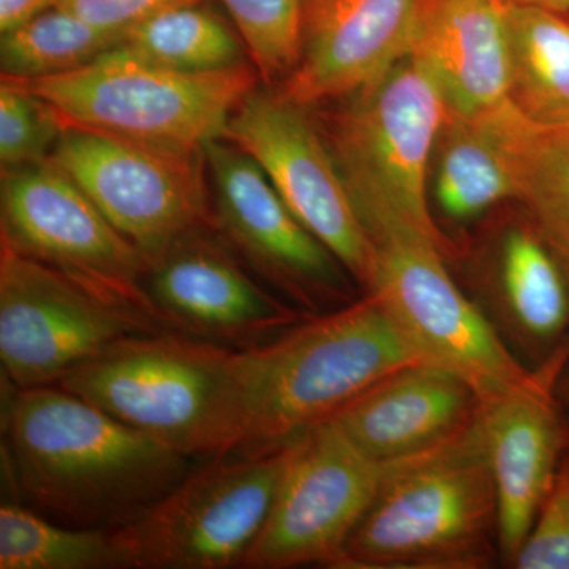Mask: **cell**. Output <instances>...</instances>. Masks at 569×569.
<instances>
[{
	"label": "cell",
	"instance_id": "6da1fadb",
	"mask_svg": "<svg viewBox=\"0 0 569 569\" xmlns=\"http://www.w3.org/2000/svg\"><path fill=\"white\" fill-rule=\"evenodd\" d=\"M2 471L10 500L56 522L118 530L193 470V460L59 385L3 381Z\"/></svg>",
	"mask_w": 569,
	"mask_h": 569
},
{
	"label": "cell",
	"instance_id": "7a4b0ae2",
	"mask_svg": "<svg viewBox=\"0 0 569 569\" xmlns=\"http://www.w3.org/2000/svg\"><path fill=\"white\" fill-rule=\"evenodd\" d=\"M253 350L176 331L127 337L59 387L192 459L244 448L253 417Z\"/></svg>",
	"mask_w": 569,
	"mask_h": 569
},
{
	"label": "cell",
	"instance_id": "3957f363",
	"mask_svg": "<svg viewBox=\"0 0 569 569\" xmlns=\"http://www.w3.org/2000/svg\"><path fill=\"white\" fill-rule=\"evenodd\" d=\"M498 552L496 482L477 421L392 466L336 568L481 569Z\"/></svg>",
	"mask_w": 569,
	"mask_h": 569
},
{
	"label": "cell",
	"instance_id": "277c9868",
	"mask_svg": "<svg viewBox=\"0 0 569 569\" xmlns=\"http://www.w3.org/2000/svg\"><path fill=\"white\" fill-rule=\"evenodd\" d=\"M318 123L359 219L376 247L421 238L449 253L427 203V173L448 108L410 56Z\"/></svg>",
	"mask_w": 569,
	"mask_h": 569
},
{
	"label": "cell",
	"instance_id": "5b68a950",
	"mask_svg": "<svg viewBox=\"0 0 569 569\" xmlns=\"http://www.w3.org/2000/svg\"><path fill=\"white\" fill-rule=\"evenodd\" d=\"M253 417L239 452L276 451L402 367L427 362L376 295L306 317L253 348Z\"/></svg>",
	"mask_w": 569,
	"mask_h": 569
},
{
	"label": "cell",
	"instance_id": "8992f818",
	"mask_svg": "<svg viewBox=\"0 0 569 569\" xmlns=\"http://www.w3.org/2000/svg\"><path fill=\"white\" fill-rule=\"evenodd\" d=\"M40 97L63 127L116 134L182 151H204L223 138L231 116L258 88L252 62L189 73L141 61L116 47L81 69L11 80Z\"/></svg>",
	"mask_w": 569,
	"mask_h": 569
},
{
	"label": "cell",
	"instance_id": "52a82bcc",
	"mask_svg": "<svg viewBox=\"0 0 569 569\" xmlns=\"http://www.w3.org/2000/svg\"><path fill=\"white\" fill-rule=\"evenodd\" d=\"M290 445L209 458L116 530L130 569L241 567L274 501Z\"/></svg>",
	"mask_w": 569,
	"mask_h": 569
},
{
	"label": "cell",
	"instance_id": "ba28073f",
	"mask_svg": "<svg viewBox=\"0 0 569 569\" xmlns=\"http://www.w3.org/2000/svg\"><path fill=\"white\" fill-rule=\"evenodd\" d=\"M48 162L91 198L149 266L187 234L213 228L204 151L66 127Z\"/></svg>",
	"mask_w": 569,
	"mask_h": 569
},
{
	"label": "cell",
	"instance_id": "9c48e42d",
	"mask_svg": "<svg viewBox=\"0 0 569 569\" xmlns=\"http://www.w3.org/2000/svg\"><path fill=\"white\" fill-rule=\"evenodd\" d=\"M170 331L0 242V366L14 388L59 385L119 340Z\"/></svg>",
	"mask_w": 569,
	"mask_h": 569
},
{
	"label": "cell",
	"instance_id": "30bf717a",
	"mask_svg": "<svg viewBox=\"0 0 569 569\" xmlns=\"http://www.w3.org/2000/svg\"><path fill=\"white\" fill-rule=\"evenodd\" d=\"M0 242L170 329L146 288L144 254L48 160L2 170Z\"/></svg>",
	"mask_w": 569,
	"mask_h": 569
},
{
	"label": "cell",
	"instance_id": "8fae6325",
	"mask_svg": "<svg viewBox=\"0 0 569 569\" xmlns=\"http://www.w3.org/2000/svg\"><path fill=\"white\" fill-rule=\"evenodd\" d=\"M395 463L370 459L335 419L307 430L290 443L268 519L241 568H336Z\"/></svg>",
	"mask_w": 569,
	"mask_h": 569
},
{
	"label": "cell",
	"instance_id": "7c38bea8",
	"mask_svg": "<svg viewBox=\"0 0 569 569\" xmlns=\"http://www.w3.org/2000/svg\"><path fill=\"white\" fill-rule=\"evenodd\" d=\"M204 157L213 231L250 271L307 317L356 301L350 272L299 222L249 153L220 138L206 144Z\"/></svg>",
	"mask_w": 569,
	"mask_h": 569
},
{
	"label": "cell",
	"instance_id": "4fadbf2b",
	"mask_svg": "<svg viewBox=\"0 0 569 569\" xmlns=\"http://www.w3.org/2000/svg\"><path fill=\"white\" fill-rule=\"evenodd\" d=\"M445 250L421 238L377 246L376 295L430 365L462 377L478 395L537 380L509 350L473 298L463 293L445 263Z\"/></svg>",
	"mask_w": 569,
	"mask_h": 569
},
{
	"label": "cell",
	"instance_id": "5bb4252c",
	"mask_svg": "<svg viewBox=\"0 0 569 569\" xmlns=\"http://www.w3.org/2000/svg\"><path fill=\"white\" fill-rule=\"evenodd\" d=\"M223 138L263 168L299 222L367 293L376 277L377 247L310 110L288 102L274 89L257 88L231 116Z\"/></svg>",
	"mask_w": 569,
	"mask_h": 569
},
{
	"label": "cell",
	"instance_id": "9a60e30c",
	"mask_svg": "<svg viewBox=\"0 0 569 569\" xmlns=\"http://www.w3.org/2000/svg\"><path fill=\"white\" fill-rule=\"evenodd\" d=\"M249 271L213 228H204L176 242L151 266L146 288L171 331L250 350L307 316Z\"/></svg>",
	"mask_w": 569,
	"mask_h": 569
},
{
	"label": "cell",
	"instance_id": "2e32d148",
	"mask_svg": "<svg viewBox=\"0 0 569 569\" xmlns=\"http://www.w3.org/2000/svg\"><path fill=\"white\" fill-rule=\"evenodd\" d=\"M419 0H306L301 54L274 89L298 107L336 103L406 58Z\"/></svg>",
	"mask_w": 569,
	"mask_h": 569
},
{
	"label": "cell",
	"instance_id": "e0dca14e",
	"mask_svg": "<svg viewBox=\"0 0 569 569\" xmlns=\"http://www.w3.org/2000/svg\"><path fill=\"white\" fill-rule=\"evenodd\" d=\"M560 366L537 380L481 397L479 422L498 507V552L512 567L561 466L565 429L552 399Z\"/></svg>",
	"mask_w": 569,
	"mask_h": 569
},
{
	"label": "cell",
	"instance_id": "ac0fdd59",
	"mask_svg": "<svg viewBox=\"0 0 569 569\" xmlns=\"http://www.w3.org/2000/svg\"><path fill=\"white\" fill-rule=\"evenodd\" d=\"M478 306L533 372L563 365L569 272L531 220L509 224L486 258Z\"/></svg>",
	"mask_w": 569,
	"mask_h": 569
},
{
	"label": "cell",
	"instance_id": "d6986e66",
	"mask_svg": "<svg viewBox=\"0 0 569 569\" xmlns=\"http://www.w3.org/2000/svg\"><path fill=\"white\" fill-rule=\"evenodd\" d=\"M481 396L443 367H402L355 397L332 417L370 459L392 463L455 440L477 421Z\"/></svg>",
	"mask_w": 569,
	"mask_h": 569
},
{
	"label": "cell",
	"instance_id": "ffe728a7",
	"mask_svg": "<svg viewBox=\"0 0 569 569\" xmlns=\"http://www.w3.org/2000/svg\"><path fill=\"white\" fill-rule=\"evenodd\" d=\"M410 56L449 112L486 114L508 103L507 6L501 0H419Z\"/></svg>",
	"mask_w": 569,
	"mask_h": 569
},
{
	"label": "cell",
	"instance_id": "44dd1931",
	"mask_svg": "<svg viewBox=\"0 0 569 569\" xmlns=\"http://www.w3.org/2000/svg\"><path fill=\"white\" fill-rule=\"evenodd\" d=\"M505 104L471 118L448 111L437 141L436 194L449 219H477L493 206L516 200L501 127Z\"/></svg>",
	"mask_w": 569,
	"mask_h": 569
},
{
	"label": "cell",
	"instance_id": "7402d4cb",
	"mask_svg": "<svg viewBox=\"0 0 569 569\" xmlns=\"http://www.w3.org/2000/svg\"><path fill=\"white\" fill-rule=\"evenodd\" d=\"M508 102L539 129L569 126V14L507 7Z\"/></svg>",
	"mask_w": 569,
	"mask_h": 569
},
{
	"label": "cell",
	"instance_id": "603a6c76",
	"mask_svg": "<svg viewBox=\"0 0 569 569\" xmlns=\"http://www.w3.org/2000/svg\"><path fill=\"white\" fill-rule=\"evenodd\" d=\"M501 127L516 200L569 271V126L539 129L508 102Z\"/></svg>",
	"mask_w": 569,
	"mask_h": 569
},
{
	"label": "cell",
	"instance_id": "cb8c5ba5",
	"mask_svg": "<svg viewBox=\"0 0 569 569\" xmlns=\"http://www.w3.org/2000/svg\"><path fill=\"white\" fill-rule=\"evenodd\" d=\"M208 3L209 0L164 10L129 29L118 47L141 61L189 73L242 66L244 41L233 22L224 20Z\"/></svg>",
	"mask_w": 569,
	"mask_h": 569
},
{
	"label": "cell",
	"instance_id": "d4e9b609",
	"mask_svg": "<svg viewBox=\"0 0 569 569\" xmlns=\"http://www.w3.org/2000/svg\"><path fill=\"white\" fill-rule=\"evenodd\" d=\"M0 569H130L116 530L56 522L20 501L0 507Z\"/></svg>",
	"mask_w": 569,
	"mask_h": 569
},
{
	"label": "cell",
	"instance_id": "484cf974",
	"mask_svg": "<svg viewBox=\"0 0 569 569\" xmlns=\"http://www.w3.org/2000/svg\"><path fill=\"white\" fill-rule=\"evenodd\" d=\"M119 33L103 31L70 11L51 7L2 33V78L37 80L81 69L121 43Z\"/></svg>",
	"mask_w": 569,
	"mask_h": 569
},
{
	"label": "cell",
	"instance_id": "4316f807",
	"mask_svg": "<svg viewBox=\"0 0 569 569\" xmlns=\"http://www.w3.org/2000/svg\"><path fill=\"white\" fill-rule=\"evenodd\" d=\"M268 86L282 82L301 54L306 0H220Z\"/></svg>",
	"mask_w": 569,
	"mask_h": 569
},
{
	"label": "cell",
	"instance_id": "83f0119b",
	"mask_svg": "<svg viewBox=\"0 0 569 569\" xmlns=\"http://www.w3.org/2000/svg\"><path fill=\"white\" fill-rule=\"evenodd\" d=\"M66 127L40 97L0 82V164L2 170L47 162Z\"/></svg>",
	"mask_w": 569,
	"mask_h": 569
},
{
	"label": "cell",
	"instance_id": "f1b7e54d",
	"mask_svg": "<svg viewBox=\"0 0 569 569\" xmlns=\"http://www.w3.org/2000/svg\"><path fill=\"white\" fill-rule=\"evenodd\" d=\"M512 568L569 569V460H563Z\"/></svg>",
	"mask_w": 569,
	"mask_h": 569
},
{
	"label": "cell",
	"instance_id": "f546056e",
	"mask_svg": "<svg viewBox=\"0 0 569 569\" xmlns=\"http://www.w3.org/2000/svg\"><path fill=\"white\" fill-rule=\"evenodd\" d=\"M208 0H56L54 7L77 14L103 31L123 36L133 26L174 7Z\"/></svg>",
	"mask_w": 569,
	"mask_h": 569
},
{
	"label": "cell",
	"instance_id": "4dcf8cb0",
	"mask_svg": "<svg viewBox=\"0 0 569 569\" xmlns=\"http://www.w3.org/2000/svg\"><path fill=\"white\" fill-rule=\"evenodd\" d=\"M54 3L56 0H0V33L17 29Z\"/></svg>",
	"mask_w": 569,
	"mask_h": 569
},
{
	"label": "cell",
	"instance_id": "1f68e13d",
	"mask_svg": "<svg viewBox=\"0 0 569 569\" xmlns=\"http://www.w3.org/2000/svg\"><path fill=\"white\" fill-rule=\"evenodd\" d=\"M507 7H530L569 14V0H501Z\"/></svg>",
	"mask_w": 569,
	"mask_h": 569
},
{
	"label": "cell",
	"instance_id": "d6a6232c",
	"mask_svg": "<svg viewBox=\"0 0 569 569\" xmlns=\"http://www.w3.org/2000/svg\"><path fill=\"white\" fill-rule=\"evenodd\" d=\"M569 272V271H568Z\"/></svg>",
	"mask_w": 569,
	"mask_h": 569
}]
</instances>
